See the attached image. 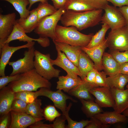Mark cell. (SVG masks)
I'll return each mask as SVG.
<instances>
[{
	"instance_id": "6da1fadb",
	"label": "cell",
	"mask_w": 128,
	"mask_h": 128,
	"mask_svg": "<svg viewBox=\"0 0 128 128\" xmlns=\"http://www.w3.org/2000/svg\"><path fill=\"white\" fill-rule=\"evenodd\" d=\"M102 9L83 12L66 10L60 21L63 26L75 27L79 31L97 25L101 21Z\"/></svg>"
},
{
	"instance_id": "7a4b0ae2",
	"label": "cell",
	"mask_w": 128,
	"mask_h": 128,
	"mask_svg": "<svg viewBox=\"0 0 128 128\" xmlns=\"http://www.w3.org/2000/svg\"><path fill=\"white\" fill-rule=\"evenodd\" d=\"M20 75L18 79L9 83L8 86L14 92L23 91H36L40 88H50L51 87L49 80L39 74L34 68Z\"/></svg>"
},
{
	"instance_id": "3957f363",
	"label": "cell",
	"mask_w": 128,
	"mask_h": 128,
	"mask_svg": "<svg viewBox=\"0 0 128 128\" xmlns=\"http://www.w3.org/2000/svg\"><path fill=\"white\" fill-rule=\"evenodd\" d=\"M56 38L53 40L73 46L86 47L90 41L92 34L86 35L79 32L75 27H65L58 24L55 31Z\"/></svg>"
},
{
	"instance_id": "277c9868",
	"label": "cell",
	"mask_w": 128,
	"mask_h": 128,
	"mask_svg": "<svg viewBox=\"0 0 128 128\" xmlns=\"http://www.w3.org/2000/svg\"><path fill=\"white\" fill-rule=\"evenodd\" d=\"M66 10L64 7L57 10L53 14L42 18L39 22L34 32L40 37H47L55 40L57 23Z\"/></svg>"
},
{
	"instance_id": "5b68a950",
	"label": "cell",
	"mask_w": 128,
	"mask_h": 128,
	"mask_svg": "<svg viewBox=\"0 0 128 128\" xmlns=\"http://www.w3.org/2000/svg\"><path fill=\"white\" fill-rule=\"evenodd\" d=\"M49 54H42L35 50L34 58V69L37 72L46 79L49 80L53 78H58L60 71L55 69L50 62Z\"/></svg>"
},
{
	"instance_id": "8992f818",
	"label": "cell",
	"mask_w": 128,
	"mask_h": 128,
	"mask_svg": "<svg viewBox=\"0 0 128 128\" xmlns=\"http://www.w3.org/2000/svg\"><path fill=\"white\" fill-rule=\"evenodd\" d=\"M106 39L107 47L110 51L128 50V28L125 26L111 30Z\"/></svg>"
},
{
	"instance_id": "52a82bcc",
	"label": "cell",
	"mask_w": 128,
	"mask_h": 128,
	"mask_svg": "<svg viewBox=\"0 0 128 128\" xmlns=\"http://www.w3.org/2000/svg\"><path fill=\"white\" fill-rule=\"evenodd\" d=\"M35 92L37 97L39 96H43L50 99L53 103L55 106L62 112L63 114L65 113L67 110L66 101L67 100H70L74 102H77L76 100L59 90L53 91L51 90L50 88L41 87Z\"/></svg>"
},
{
	"instance_id": "ba28073f",
	"label": "cell",
	"mask_w": 128,
	"mask_h": 128,
	"mask_svg": "<svg viewBox=\"0 0 128 128\" xmlns=\"http://www.w3.org/2000/svg\"><path fill=\"white\" fill-rule=\"evenodd\" d=\"M24 53V57L16 61L9 62L8 64L13 68L10 75L21 74L30 71L34 68V59L35 49L34 46L28 48Z\"/></svg>"
},
{
	"instance_id": "9c48e42d",
	"label": "cell",
	"mask_w": 128,
	"mask_h": 128,
	"mask_svg": "<svg viewBox=\"0 0 128 128\" xmlns=\"http://www.w3.org/2000/svg\"><path fill=\"white\" fill-rule=\"evenodd\" d=\"M103 9L105 13L102 16L101 22L107 24L111 30L126 26L123 16L116 7L108 4L105 6Z\"/></svg>"
},
{
	"instance_id": "30bf717a",
	"label": "cell",
	"mask_w": 128,
	"mask_h": 128,
	"mask_svg": "<svg viewBox=\"0 0 128 128\" xmlns=\"http://www.w3.org/2000/svg\"><path fill=\"white\" fill-rule=\"evenodd\" d=\"M108 4L106 0H68L65 5L66 10L83 12L102 9Z\"/></svg>"
},
{
	"instance_id": "8fae6325",
	"label": "cell",
	"mask_w": 128,
	"mask_h": 128,
	"mask_svg": "<svg viewBox=\"0 0 128 128\" xmlns=\"http://www.w3.org/2000/svg\"><path fill=\"white\" fill-rule=\"evenodd\" d=\"M57 52V57L54 60L51 59L50 62L53 65H56L64 70L67 74L73 77L76 78L81 76L78 69L66 57L64 53L55 47Z\"/></svg>"
},
{
	"instance_id": "7c38bea8",
	"label": "cell",
	"mask_w": 128,
	"mask_h": 128,
	"mask_svg": "<svg viewBox=\"0 0 128 128\" xmlns=\"http://www.w3.org/2000/svg\"><path fill=\"white\" fill-rule=\"evenodd\" d=\"M90 92L95 97V102L101 108L114 107L115 102L109 87H96Z\"/></svg>"
},
{
	"instance_id": "4fadbf2b",
	"label": "cell",
	"mask_w": 128,
	"mask_h": 128,
	"mask_svg": "<svg viewBox=\"0 0 128 128\" xmlns=\"http://www.w3.org/2000/svg\"><path fill=\"white\" fill-rule=\"evenodd\" d=\"M35 44L34 41L27 42L24 45L17 46H9V44H4L0 47V76H5V67L9 62V61L11 56L16 51L20 49L27 48H29L34 46Z\"/></svg>"
},
{
	"instance_id": "5bb4252c",
	"label": "cell",
	"mask_w": 128,
	"mask_h": 128,
	"mask_svg": "<svg viewBox=\"0 0 128 128\" xmlns=\"http://www.w3.org/2000/svg\"><path fill=\"white\" fill-rule=\"evenodd\" d=\"M16 14L13 13L0 14V47L11 33L16 21Z\"/></svg>"
},
{
	"instance_id": "9a60e30c",
	"label": "cell",
	"mask_w": 128,
	"mask_h": 128,
	"mask_svg": "<svg viewBox=\"0 0 128 128\" xmlns=\"http://www.w3.org/2000/svg\"><path fill=\"white\" fill-rule=\"evenodd\" d=\"M26 33L25 31L16 20L11 33L4 44H9L11 41L15 40H18L20 41L26 42H27L36 41L42 47L44 46L46 44L47 40L45 37H40L38 38L34 39L29 37Z\"/></svg>"
},
{
	"instance_id": "2e32d148",
	"label": "cell",
	"mask_w": 128,
	"mask_h": 128,
	"mask_svg": "<svg viewBox=\"0 0 128 128\" xmlns=\"http://www.w3.org/2000/svg\"><path fill=\"white\" fill-rule=\"evenodd\" d=\"M11 121L9 128H25L45 118H34L26 113L10 112Z\"/></svg>"
},
{
	"instance_id": "e0dca14e",
	"label": "cell",
	"mask_w": 128,
	"mask_h": 128,
	"mask_svg": "<svg viewBox=\"0 0 128 128\" xmlns=\"http://www.w3.org/2000/svg\"><path fill=\"white\" fill-rule=\"evenodd\" d=\"M107 47V40L100 45L91 48L81 47L82 50L86 53L94 63L95 68L98 71L103 70L102 64V56Z\"/></svg>"
},
{
	"instance_id": "ac0fdd59",
	"label": "cell",
	"mask_w": 128,
	"mask_h": 128,
	"mask_svg": "<svg viewBox=\"0 0 128 128\" xmlns=\"http://www.w3.org/2000/svg\"><path fill=\"white\" fill-rule=\"evenodd\" d=\"M99 87L95 84L90 83L82 80L79 84L69 91L68 93L79 100L82 99L87 101H94V98L90 91L93 88Z\"/></svg>"
},
{
	"instance_id": "d6986e66",
	"label": "cell",
	"mask_w": 128,
	"mask_h": 128,
	"mask_svg": "<svg viewBox=\"0 0 128 128\" xmlns=\"http://www.w3.org/2000/svg\"><path fill=\"white\" fill-rule=\"evenodd\" d=\"M110 88L115 102L113 108L117 112L122 113L128 109V88L124 90Z\"/></svg>"
},
{
	"instance_id": "ffe728a7",
	"label": "cell",
	"mask_w": 128,
	"mask_h": 128,
	"mask_svg": "<svg viewBox=\"0 0 128 128\" xmlns=\"http://www.w3.org/2000/svg\"><path fill=\"white\" fill-rule=\"evenodd\" d=\"M15 98V93L8 86L0 89V116L10 112L12 104Z\"/></svg>"
},
{
	"instance_id": "44dd1931",
	"label": "cell",
	"mask_w": 128,
	"mask_h": 128,
	"mask_svg": "<svg viewBox=\"0 0 128 128\" xmlns=\"http://www.w3.org/2000/svg\"><path fill=\"white\" fill-rule=\"evenodd\" d=\"M53 41L55 47H57L65 54L67 58L77 67L80 55L82 51L81 47L73 46L63 43Z\"/></svg>"
},
{
	"instance_id": "7402d4cb",
	"label": "cell",
	"mask_w": 128,
	"mask_h": 128,
	"mask_svg": "<svg viewBox=\"0 0 128 128\" xmlns=\"http://www.w3.org/2000/svg\"><path fill=\"white\" fill-rule=\"evenodd\" d=\"M93 117L105 124L110 125L119 123H125L128 121V118L114 110L100 113Z\"/></svg>"
},
{
	"instance_id": "603a6c76",
	"label": "cell",
	"mask_w": 128,
	"mask_h": 128,
	"mask_svg": "<svg viewBox=\"0 0 128 128\" xmlns=\"http://www.w3.org/2000/svg\"><path fill=\"white\" fill-rule=\"evenodd\" d=\"M103 70L106 75H114L119 73L120 64L110 53L104 52L102 59Z\"/></svg>"
},
{
	"instance_id": "cb8c5ba5",
	"label": "cell",
	"mask_w": 128,
	"mask_h": 128,
	"mask_svg": "<svg viewBox=\"0 0 128 128\" xmlns=\"http://www.w3.org/2000/svg\"><path fill=\"white\" fill-rule=\"evenodd\" d=\"M58 78L56 88L67 93L79 84L82 81L81 78L78 77L74 78L67 74L65 76H59Z\"/></svg>"
},
{
	"instance_id": "d4e9b609",
	"label": "cell",
	"mask_w": 128,
	"mask_h": 128,
	"mask_svg": "<svg viewBox=\"0 0 128 128\" xmlns=\"http://www.w3.org/2000/svg\"><path fill=\"white\" fill-rule=\"evenodd\" d=\"M16 21L26 33H30L34 30L38 23L36 8L30 11L29 15L23 19H19Z\"/></svg>"
},
{
	"instance_id": "484cf974",
	"label": "cell",
	"mask_w": 128,
	"mask_h": 128,
	"mask_svg": "<svg viewBox=\"0 0 128 128\" xmlns=\"http://www.w3.org/2000/svg\"><path fill=\"white\" fill-rule=\"evenodd\" d=\"M77 67L83 79L88 73L95 68L94 64L87 55L82 50L80 54Z\"/></svg>"
},
{
	"instance_id": "4316f807",
	"label": "cell",
	"mask_w": 128,
	"mask_h": 128,
	"mask_svg": "<svg viewBox=\"0 0 128 128\" xmlns=\"http://www.w3.org/2000/svg\"><path fill=\"white\" fill-rule=\"evenodd\" d=\"M82 104L81 110L88 118H91L96 115L103 112L102 108L94 101L80 100Z\"/></svg>"
},
{
	"instance_id": "83f0119b",
	"label": "cell",
	"mask_w": 128,
	"mask_h": 128,
	"mask_svg": "<svg viewBox=\"0 0 128 128\" xmlns=\"http://www.w3.org/2000/svg\"><path fill=\"white\" fill-rule=\"evenodd\" d=\"M106 81L108 87L110 88L124 90L125 86L128 83V76L118 73L107 77Z\"/></svg>"
},
{
	"instance_id": "f1b7e54d",
	"label": "cell",
	"mask_w": 128,
	"mask_h": 128,
	"mask_svg": "<svg viewBox=\"0 0 128 128\" xmlns=\"http://www.w3.org/2000/svg\"><path fill=\"white\" fill-rule=\"evenodd\" d=\"M110 28L109 26L105 23H103L101 29L93 35L89 44L85 47L91 48L98 46L103 43L106 40L105 34Z\"/></svg>"
},
{
	"instance_id": "f546056e",
	"label": "cell",
	"mask_w": 128,
	"mask_h": 128,
	"mask_svg": "<svg viewBox=\"0 0 128 128\" xmlns=\"http://www.w3.org/2000/svg\"><path fill=\"white\" fill-rule=\"evenodd\" d=\"M5 1L11 4L19 14L20 19L27 18L29 15L30 11L27 8L29 5L28 0H0Z\"/></svg>"
},
{
	"instance_id": "4dcf8cb0",
	"label": "cell",
	"mask_w": 128,
	"mask_h": 128,
	"mask_svg": "<svg viewBox=\"0 0 128 128\" xmlns=\"http://www.w3.org/2000/svg\"><path fill=\"white\" fill-rule=\"evenodd\" d=\"M41 100L37 98L33 102L27 104L26 113L34 118H43L44 110L41 107Z\"/></svg>"
},
{
	"instance_id": "1f68e13d",
	"label": "cell",
	"mask_w": 128,
	"mask_h": 128,
	"mask_svg": "<svg viewBox=\"0 0 128 128\" xmlns=\"http://www.w3.org/2000/svg\"><path fill=\"white\" fill-rule=\"evenodd\" d=\"M36 9L38 22L44 17L53 14L57 10L48 3L40 2Z\"/></svg>"
},
{
	"instance_id": "d6a6232c",
	"label": "cell",
	"mask_w": 128,
	"mask_h": 128,
	"mask_svg": "<svg viewBox=\"0 0 128 128\" xmlns=\"http://www.w3.org/2000/svg\"><path fill=\"white\" fill-rule=\"evenodd\" d=\"M72 104L70 103L67 110L64 115L67 120L68 124L66 126L67 128H85L90 122V120H82L78 122L75 121L69 117V113L71 106Z\"/></svg>"
},
{
	"instance_id": "836d02e7",
	"label": "cell",
	"mask_w": 128,
	"mask_h": 128,
	"mask_svg": "<svg viewBox=\"0 0 128 128\" xmlns=\"http://www.w3.org/2000/svg\"><path fill=\"white\" fill-rule=\"evenodd\" d=\"M15 93V98L20 99L28 104L33 102L37 98L35 92L23 91Z\"/></svg>"
},
{
	"instance_id": "e575fe53",
	"label": "cell",
	"mask_w": 128,
	"mask_h": 128,
	"mask_svg": "<svg viewBox=\"0 0 128 128\" xmlns=\"http://www.w3.org/2000/svg\"><path fill=\"white\" fill-rule=\"evenodd\" d=\"M43 114L45 119L50 122L54 121L57 118L61 115L55 106L51 105L47 106L45 108Z\"/></svg>"
},
{
	"instance_id": "d590c367",
	"label": "cell",
	"mask_w": 128,
	"mask_h": 128,
	"mask_svg": "<svg viewBox=\"0 0 128 128\" xmlns=\"http://www.w3.org/2000/svg\"><path fill=\"white\" fill-rule=\"evenodd\" d=\"M27 104L22 100L15 98L12 104L10 111H13L19 113H26Z\"/></svg>"
},
{
	"instance_id": "8d00e7d4",
	"label": "cell",
	"mask_w": 128,
	"mask_h": 128,
	"mask_svg": "<svg viewBox=\"0 0 128 128\" xmlns=\"http://www.w3.org/2000/svg\"><path fill=\"white\" fill-rule=\"evenodd\" d=\"M110 54L120 64L128 62V50L124 52L118 50L110 51Z\"/></svg>"
},
{
	"instance_id": "74e56055",
	"label": "cell",
	"mask_w": 128,
	"mask_h": 128,
	"mask_svg": "<svg viewBox=\"0 0 128 128\" xmlns=\"http://www.w3.org/2000/svg\"><path fill=\"white\" fill-rule=\"evenodd\" d=\"M106 75L104 71H98L95 80V84L99 87H108L107 84Z\"/></svg>"
},
{
	"instance_id": "f35d334b",
	"label": "cell",
	"mask_w": 128,
	"mask_h": 128,
	"mask_svg": "<svg viewBox=\"0 0 128 128\" xmlns=\"http://www.w3.org/2000/svg\"><path fill=\"white\" fill-rule=\"evenodd\" d=\"M20 76V74L9 76H1L0 77V90L5 87L8 84L18 79Z\"/></svg>"
},
{
	"instance_id": "ab89813d",
	"label": "cell",
	"mask_w": 128,
	"mask_h": 128,
	"mask_svg": "<svg viewBox=\"0 0 128 128\" xmlns=\"http://www.w3.org/2000/svg\"><path fill=\"white\" fill-rule=\"evenodd\" d=\"M90 119V122L85 128H108L110 126V124H104L98 119L94 117Z\"/></svg>"
},
{
	"instance_id": "60d3db41",
	"label": "cell",
	"mask_w": 128,
	"mask_h": 128,
	"mask_svg": "<svg viewBox=\"0 0 128 128\" xmlns=\"http://www.w3.org/2000/svg\"><path fill=\"white\" fill-rule=\"evenodd\" d=\"M11 121L10 112L0 116V128H9Z\"/></svg>"
},
{
	"instance_id": "b9f144b4",
	"label": "cell",
	"mask_w": 128,
	"mask_h": 128,
	"mask_svg": "<svg viewBox=\"0 0 128 128\" xmlns=\"http://www.w3.org/2000/svg\"><path fill=\"white\" fill-rule=\"evenodd\" d=\"M66 120L65 116L63 114L57 117L52 124V128H66L65 124Z\"/></svg>"
},
{
	"instance_id": "7bdbcfd3",
	"label": "cell",
	"mask_w": 128,
	"mask_h": 128,
	"mask_svg": "<svg viewBox=\"0 0 128 128\" xmlns=\"http://www.w3.org/2000/svg\"><path fill=\"white\" fill-rule=\"evenodd\" d=\"M98 71L95 68L93 69L88 73L85 77L83 80L90 83L95 84L96 77Z\"/></svg>"
},
{
	"instance_id": "ee69618b",
	"label": "cell",
	"mask_w": 128,
	"mask_h": 128,
	"mask_svg": "<svg viewBox=\"0 0 128 128\" xmlns=\"http://www.w3.org/2000/svg\"><path fill=\"white\" fill-rule=\"evenodd\" d=\"M28 127L30 128H52V124L44 123L41 120L35 123Z\"/></svg>"
},
{
	"instance_id": "f6af8a7d",
	"label": "cell",
	"mask_w": 128,
	"mask_h": 128,
	"mask_svg": "<svg viewBox=\"0 0 128 128\" xmlns=\"http://www.w3.org/2000/svg\"><path fill=\"white\" fill-rule=\"evenodd\" d=\"M112 3L114 6L120 7L124 6H128V0H106Z\"/></svg>"
},
{
	"instance_id": "bcb514c9",
	"label": "cell",
	"mask_w": 128,
	"mask_h": 128,
	"mask_svg": "<svg viewBox=\"0 0 128 128\" xmlns=\"http://www.w3.org/2000/svg\"><path fill=\"white\" fill-rule=\"evenodd\" d=\"M123 15L126 23V26L128 28V6H124L118 8Z\"/></svg>"
},
{
	"instance_id": "7dc6e473",
	"label": "cell",
	"mask_w": 128,
	"mask_h": 128,
	"mask_svg": "<svg viewBox=\"0 0 128 128\" xmlns=\"http://www.w3.org/2000/svg\"><path fill=\"white\" fill-rule=\"evenodd\" d=\"M53 6L57 9L65 7L68 0H51Z\"/></svg>"
},
{
	"instance_id": "c3c4849f",
	"label": "cell",
	"mask_w": 128,
	"mask_h": 128,
	"mask_svg": "<svg viewBox=\"0 0 128 128\" xmlns=\"http://www.w3.org/2000/svg\"><path fill=\"white\" fill-rule=\"evenodd\" d=\"M119 73L128 76V62L120 64Z\"/></svg>"
},
{
	"instance_id": "681fc988",
	"label": "cell",
	"mask_w": 128,
	"mask_h": 128,
	"mask_svg": "<svg viewBox=\"0 0 128 128\" xmlns=\"http://www.w3.org/2000/svg\"><path fill=\"white\" fill-rule=\"evenodd\" d=\"M29 2V6L28 9L29 10L32 5L37 2H40L42 3H48L47 0H28Z\"/></svg>"
},
{
	"instance_id": "f907efd6",
	"label": "cell",
	"mask_w": 128,
	"mask_h": 128,
	"mask_svg": "<svg viewBox=\"0 0 128 128\" xmlns=\"http://www.w3.org/2000/svg\"><path fill=\"white\" fill-rule=\"evenodd\" d=\"M122 113L123 115L128 118V109L124 111Z\"/></svg>"
},
{
	"instance_id": "816d5d0a",
	"label": "cell",
	"mask_w": 128,
	"mask_h": 128,
	"mask_svg": "<svg viewBox=\"0 0 128 128\" xmlns=\"http://www.w3.org/2000/svg\"><path fill=\"white\" fill-rule=\"evenodd\" d=\"M126 87L127 88H128V84L126 85Z\"/></svg>"
}]
</instances>
